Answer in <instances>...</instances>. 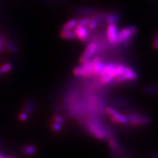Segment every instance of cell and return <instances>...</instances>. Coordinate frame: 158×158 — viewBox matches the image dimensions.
I'll return each mask as SVG.
<instances>
[{
    "label": "cell",
    "instance_id": "1",
    "mask_svg": "<svg viewBox=\"0 0 158 158\" xmlns=\"http://www.w3.org/2000/svg\"><path fill=\"white\" fill-rule=\"evenodd\" d=\"M86 127L90 134L99 140L105 139L107 136H110V132L106 130V128H103L100 123L97 122H88L87 123Z\"/></svg>",
    "mask_w": 158,
    "mask_h": 158
},
{
    "label": "cell",
    "instance_id": "2",
    "mask_svg": "<svg viewBox=\"0 0 158 158\" xmlns=\"http://www.w3.org/2000/svg\"><path fill=\"white\" fill-rule=\"evenodd\" d=\"M137 32L138 29L135 26L123 28L121 31L118 32L117 44H127V42H131V38L136 36Z\"/></svg>",
    "mask_w": 158,
    "mask_h": 158
},
{
    "label": "cell",
    "instance_id": "3",
    "mask_svg": "<svg viewBox=\"0 0 158 158\" xmlns=\"http://www.w3.org/2000/svg\"><path fill=\"white\" fill-rule=\"evenodd\" d=\"M98 51V46L95 42H90L88 44L85 52L81 57L80 61L82 63L87 62L90 60V59L95 55Z\"/></svg>",
    "mask_w": 158,
    "mask_h": 158
},
{
    "label": "cell",
    "instance_id": "4",
    "mask_svg": "<svg viewBox=\"0 0 158 158\" xmlns=\"http://www.w3.org/2000/svg\"><path fill=\"white\" fill-rule=\"evenodd\" d=\"M137 78H138L137 73L133 70L132 69L127 66L124 73L121 75L115 77V80L117 82H125L128 81H135V80H136Z\"/></svg>",
    "mask_w": 158,
    "mask_h": 158
},
{
    "label": "cell",
    "instance_id": "5",
    "mask_svg": "<svg viewBox=\"0 0 158 158\" xmlns=\"http://www.w3.org/2000/svg\"><path fill=\"white\" fill-rule=\"evenodd\" d=\"M107 36L109 41L111 44H113V45L117 44L118 31L117 27L115 24H108L107 28Z\"/></svg>",
    "mask_w": 158,
    "mask_h": 158
},
{
    "label": "cell",
    "instance_id": "6",
    "mask_svg": "<svg viewBox=\"0 0 158 158\" xmlns=\"http://www.w3.org/2000/svg\"><path fill=\"white\" fill-rule=\"evenodd\" d=\"M74 29H75L74 32H75L76 34L77 38H78L79 40L82 42H86L88 41L89 38V32L86 27L77 25Z\"/></svg>",
    "mask_w": 158,
    "mask_h": 158
},
{
    "label": "cell",
    "instance_id": "7",
    "mask_svg": "<svg viewBox=\"0 0 158 158\" xmlns=\"http://www.w3.org/2000/svg\"><path fill=\"white\" fill-rule=\"evenodd\" d=\"M91 62L92 63V75H99L106 65V64L102 61L100 57H95L91 60Z\"/></svg>",
    "mask_w": 158,
    "mask_h": 158
},
{
    "label": "cell",
    "instance_id": "8",
    "mask_svg": "<svg viewBox=\"0 0 158 158\" xmlns=\"http://www.w3.org/2000/svg\"><path fill=\"white\" fill-rule=\"evenodd\" d=\"M111 117V121L113 123H117V124H123L125 125L129 122V120L127 117V116L121 114L119 113H117L115 115L110 116Z\"/></svg>",
    "mask_w": 158,
    "mask_h": 158
},
{
    "label": "cell",
    "instance_id": "9",
    "mask_svg": "<svg viewBox=\"0 0 158 158\" xmlns=\"http://www.w3.org/2000/svg\"><path fill=\"white\" fill-rule=\"evenodd\" d=\"M82 69V77H88L92 75V63L91 61H88L82 63L81 65Z\"/></svg>",
    "mask_w": 158,
    "mask_h": 158
},
{
    "label": "cell",
    "instance_id": "10",
    "mask_svg": "<svg viewBox=\"0 0 158 158\" xmlns=\"http://www.w3.org/2000/svg\"><path fill=\"white\" fill-rule=\"evenodd\" d=\"M108 144L111 148V152L113 153V154H118V153H119L120 152L119 144H118L115 138L113 137L109 138Z\"/></svg>",
    "mask_w": 158,
    "mask_h": 158
},
{
    "label": "cell",
    "instance_id": "11",
    "mask_svg": "<svg viewBox=\"0 0 158 158\" xmlns=\"http://www.w3.org/2000/svg\"><path fill=\"white\" fill-rule=\"evenodd\" d=\"M77 25V20L75 19H73L69 20L62 27L61 31H71L75 28Z\"/></svg>",
    "mask_w": 158,
    "mask_h": 158
},
{
    "label": "cell",
    "instance_id": "12",
    "mask_svg": "<svg viewBox=\"0 0 158 158\" xmlns=\"http://www.w3.org/2000/svg\"><path fill=\"white\" fill-rule=\"evenodd\" d=\"M150 122H151V119L150 118L143 117H141L140 118H136V119H135V120H133V121H131V124L134 126L147 125V124H149Z\"/></svg>",
    "mask_w": 158,
    "mask_h": 158
},
{
    "label": "cell",
    "instance_id": "13",
    "mask_svg": "<svg viewBox=\"0 0 158 158\" xmlns=\"http://www.w3.org/2000/svg\"><path fill=\"white\" fill-rule=\"evenodd\" d=\"M120 17L118 16V15L117 13H109L106 15V21L108 24H115L116 22H118L119 21Z\"/></svg>",
    "mask_w": 158,
    "mask_h": 158
},
{
    "label": "cell",
    "instance_id": "14",
    "mask_svg": "<svg viewBox=\"0 0 158 158\" xmlns=\"http://www.w3.org/2000/svg\"><path fill=\"white\" fill-rule=\"evenodd\" d=\"M60 35L62 38L67 40H71L77 39V36L74 31H61Z\"/></svg>",
    "mask_w": 158,
    "mask_h": 158
},
{
    "label": "cell",
    "instance_id": "15",
    "mask_svg": "<svg viewBox=\"0 0 158 158\" xmlns=\"http://www.w3.org/2000/svg\"><path fill=\"white\" fill-rule=\"evenodd\" d=\"M36 151V148L34 146L32 145H28L24 146L23 149V152L24 154H25L27 156H32L35 154Z\"/></svg>",
    "mask_w": 158,
    "mask_h": 158
},
{
    "label": "cell",
    "instance_id": "16",
    "mask_svg": "<svg viewBox=\"0 0 158 158\" xmlns=\"http://www.w3.org/2000/svg\"><path fill=\"white\" fill-rule=\"evenodd\" d=\"M35 108V103L33 101H29L27 103L26 106L24 107V112L27 113V114H31Z\"/></svg>",
    "mask_w": 158,
    "mask_h": 158
},
{
    "label": "cell",
    "instance_id": "17",
    "mask_svg": "<svg viewBox=\"0 0 158 158\" xmlns=\"http://www.w3.org/2000/svg\"><path fill=\"white\" fill-rule=\"evenodd\" d=\"M3 46H6V48H7L9 51H11L12 52L16 53V52H18L17 47L13 43L11 42L9 40H4Z\"/></svg>",
    "mask_w": 158,
    "mask_h": 158
},
{
    "label": "cell",
    "instance_id": "18",
    "mask_svg": "<svg viewBox=\"0 0 158 158\" xmlns=\"http://www.w3.org/2000/svg\"><path fill=\"white\" fill-rule=\"evenodd\" d=\"M91 21L90 18L88 17H82L77 20V25H80L86 27L89 25Z\"/></svg>",
    "mask_w": 158,
    "mask_h": 158
},
{
    "label": "cell",
    "instance_id": "19",
    "mask_svg": "<svg viewBox=\"0 0 158 158\" xmlns=\"http://www.w3.org/2000/svg\"><path fill=\"white\" fill-rule=\"evenodd\" d=\"M12 69V65L11 63H6L3 65L2 66L0 67V76L5 73H7L9 71H10Z\"/></svg>",
    "mask_w": 158,
    "mask_h": 158
},
{
    "label": "cell",
    "instance_id": "20",
    "mask_svg": "<svg viewBox=\"0 0 158 158\" xmlns=\"http://www.w3.org/2000/svg\"><path fill=\"white\" fill-rule=\"evenodd\" d=\"M99 23H100V20H99L96 17H93L92 19H91L90 23V24H89V25L88 26V27L89 28V29H90V30L95 29L98 27Z\"/></svg>",
    "mask_w": 158,
    "mask_h": 158
},
{
    "label": "cell",
    "instance_id": "21",
    "mask_svg": "<svg viewBox=\"0 0 158 158\" xmlns=\"http://www.w3.org/2000/svg\"><path fill=\"white\" fill-rule=\"evenodd\" d=\"M113 80H114V77H113L110 75H108V74L101 77V82L103 84H106H106H110Z\"/></svg>",
    "mask_w": 158,
    "mask_h": 158
},
{
    "label": "cell",
    "instance_id": "22",
    "mask_svg": "<svg viewBox=\"0 0 158 158\" xmlns=\"http://www.w3.org/2000/svg\"><path fill=\"white\" fill-rule=\"evenodd\" d=\"M78 13L81 15H90L94 13V11L92 9H78L77 11Z\"/></svg>",
    "mask_w": 158,
    "mask_h": 158
},
{
    "label": "cell",
    "instance_id": "23",
    "mask_svg": "<svg viewBox=\"0 0 158 158\" xmlns=\"http://www.w3.org/2000/svg\"><path fill=\"white\" fill-rule=\"evenodd\" d=\"M73 74L74 75L77 77H82V69H81V65L76 67L73 70Z\"/></svg>",
    "mask_w": 158,
    "mask_h": 158
},
{
    "label": "cell",
    "instance_id": "24",
    "mask_svg": "<svg viewBox=\"0 0 158 158\" xmlns=\"http://www.w3.org/2000/svg\"><path fill=\"white\" fill-rule=\"evenodd\" d=\"M141 117H142V116L141 114H140V113H131V114L127 116L129 121L135 120V119H136V118H138Z\"/></svg>",
    "mask_w": 158,
    "mask_h": 158
},
{
    "label": "cell",
    "instance_id": "25",
    "mask_svg": "<svg viewBox=\"0 0 158 158\" xmlns=\"http://www.w3.org/2000/svg\"><path fill=\"white\" fill-rule=\"evenodd\" d=\"M19 119L21 121H25L28 118V114L25 112L20 113L19 114Z\"/></svg>",
    "mask_w": 158,
    "mask_h": 158
},
{
    "label": "cell",
    "instance_id": "26",
    "mask_svg": "<svg viewBox=\"0 0 158 158\" xmlns=\"http://www.w3.org/2000/svg\"><path fill=\"white\" fill-rule=\"evenodd\" d=\"M53 120L54 123H58V124H60V125H62L63 123H64V118H63V117L60 116V115H56L55 117H53Z\"/></svg>",
    "mask_w": 158,
    "mask_h": 158
},
{
    "label": "cell",
    "instance_id": "27",
    "mask_svg": "<svg viewBox=\"0 0 158 158\" xmlns=\"http://www.w3.org/2000/svg\"><path fill=\"white\" fill-rule=\"evenodd\" d=\"M52 128L53 131H56V132H59L61 131L62 129V127L61 125L60 124H58V123H54L52 125Z\"/></svg>",
    "mask_w": 158,
    "mask_h": 158
},
{
    "label": "cell",
    "instance_id": "28",
    "mask_svg": "<svg viewBox=\"0 0 158 158\" xmlns=\"http://www.w3.org/2000/svg\"><path fill=\"white\" fill-rule=\"evenodd\" d=\"M153 46H154V48L155 49H157V46H158V39H157V36L155 38V40H154V45H153Z\"/></svg>",
    "mask_w": 158,
    "mask_h": 158
},
{
    "label": "cell",
    "instance_id": "29",
    "mask_svg": "<svg viewBox=\"0 0 158 158\" xmlns=\"http://www.w3.org/2000/svg\"><path fill=\"white\" fill-rule=\"evenodd\" d=\"M6 156L4 155L3 153H2V152H0V158H6Z\"/></svg>",
    "mask_w": 158,
    "mask_h": 158
},
{
    "label": "cell",
    "instance_id": "30",
    "mask_svg": "<svg viewBox=\"0 0 158 158\" xmlns=\"http://www.w3.org/2000/svg\"><path fill=\"white\" fill-rule=\"evenodd\" d=\"M3 46H0V53H1L3 51Z\"/></svg>",
    "mask_w": 158,
    "mask_h": 158
},
{
    "label": "cell",
    "instance_id": "31",
    "mask_svg": "<svg viewBox=\"0 0 158 158\" xmlns=\"http://www.w3.org/2000/svg\"><path fill=\"white\" fill-rule=\"evenodd\" d=\"M2 38V35L1 34H0V38Z\"/></svg>",
    "mask_w": 158,
    "mask_h": 158
},
{
    "label": "cell",
    "instance_id": "32",
    "mask_svg": "<svg viewBox=\"0 0 158 158\" xmlns=\"http://www.w3.org/2000/svg\"><path fill=\"white\" fill-rule=\"evenodd\" d=\"M6 158H15V157H6Z\"/></svg>",
    "mask_w": 158,
    "mask_h": 158
}]
</instances>
